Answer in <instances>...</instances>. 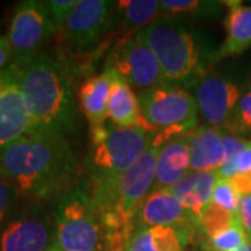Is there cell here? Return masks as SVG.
I'll return each mask as SVG.
<instances>
[{"label": "cell", "mask_w": 251, "mask_h": 251, "mask_svg": "<svg viewBox=\"0 0 251 251\" xmlns=\"http://www.w3.org/2000/svg\"><path fill=\"white\" fill-rule=\"evenodd\" d=\"M75 3H77V0H49V1H46L49 14L52 17V21H53L57 31L63 28L69 14L72 13L73 7L75 6Z\"/></svg>", "instance_id": "f1b7e54d"}, {"label": "cell", "mask_w": 251, "mask_h": 251, "mask_svg": "<svg viewBox=\"0 0 251 251\" xmlns=\"http://www.w3.org/2000/svg\"><path fill=\"white\" fill-rule=\"evenodd\" d=\"M240 251H251V244H250V242L247 243V244H246V246H244V247H243L242 250Z\"/></svg>", "instance_id": "d6a6232c"}, {"label": "cell", "mask_w": 251, "mask_h": 251, "mask_svg": "<svg viewBox=\"0 0 251 251\" xmlns=\"http://www.w3.org/2000/svg\"><path fill=\"white\" fill-rule=\"evenodd\" d=\"M10 69H11V67H10ZM10 69H9V72H10ZM9 72H7V73H9ZM7 73H6V74H7ZM6 74H4L3 77H0V81H1V80H3V78H4V77H6Z\"/></svg>", "instance_id": "d590c367"}, {"label": "cell", "mask_w": 251, "mask_h": 251, "mask_svg": "<svg viewBox=\"0 0 251 251\" xmlns=\"http://www.w3.org/2000/svg\"><path fill=\"white\" fill-rule=\"evenodd\" d=\"M194 237L187 227L155 226L137 232L127 251H184Z\"/></svg>", "instance_id": "d6986e66"}, {"label": "cell", "mask_w": 251, "mask_h": 251, "mask_svg": "<svg viewBox=\"0 0 251 251\" xmlns=\"http://www.w3.org/2000/svg\"><path fill=\"white\" fill-rule=\"evenodd\" d=\"M0 175L28 204H44L77 184L78 161L66 137L32 131L0 150Z\"/></svg>", "instance_id": "6da1fadb"}, {"label": "cell", "mask_w": 251, "mask_h": 251, "mask_svg": "<svg viewBox=\"0 0 251 251\" xmlns=\"http://www.w3.org/2000/svg\"><path fill=\"white\" fill-rule=\"evenodd\" d=\"M135 35L158 59L165 84L196 90L215 64L212 39L184 21L158 17Z\"/></svg>", "instance_id": "7a4b0ae2"}, {"label": "cell", "mask_w": 251, "mask_h": 251, "mask_svg": "<svg viewBox=\"0 0 251 251\" xmlns=\"http://www.w3.org/2000/svg\"><path fill=\"white\" fill-rule=\"evenodd\" d=\"M14 64V56L7 36H0V73L9 70Z\"/></svg>", "instance_id": "1f68e13d"}, {"label": "cell", "mask_w": 251, "mask_h": 251, "mask_svg": "<svg viewBox=\"0 0 251 251\" xmlns=\"http://www.w3.org/2000/svg\"><path fill=\"white\" fill-rule=\"evenodd\" d=\"M18 67L11 66L0 81V150L32 133V120L17 84Z\"/></svg>", "instance_id": "7c38bea8"}, {"label": "cell", "mask_w": 251, "mask_h": 251, "mask_svg": "<svg viewBox=\"0 0 251 251\" xmlns=\"http://www.w3.org/2000/svg\"><path fill=\"white\" fill-rule=\"evenodd\" d=\"M237 221H239L237 214L226 211L224 208L211 202L205 209V212L202 214V218L198 224L197 234H196L198 236V242L205 240L208 237H212L214 234L222 232Z\"/></svg>", "instance_id": "cb8c5ba5"}, {"label": "cell", "mask_w": 251, "mask_h": 251, "mask_svg": "<svg viewBox=\"0 0 251 251\" xmlns=\"http://www.w3.org/2000/svg\"><path fill=\"white\" fill-rule=\"evenodd\" d=\"M240 98V87L233 80L216 74H208L196 88L198 112L205 125L221 130L229 125Z\"/></svg>", "instance_id": "8fae6325"}, {"label": "cell", "mask_w": 251, "mask_h": 251, "mask_svg": "<svg viewBox=\"0 0 251 251\" xmlns=\"http://www.w3.org/2000/svg\"><path fill=\"white\" fill-rule=\"evenodd\" d=\"M152 137L138 127L106 123L91 127V150L85 159L91 184L119 179L151 147Z\"/></svg>", "instance_id": "277c9868"}, {"label": "cell", "mask_w": 251, "mask_h": 251, "mask_svg": "<svg viewBox=\"0 0 251 251\" xmlns=\"http://www.w3.org/2000/svg\"><path fill=\"white\" fill-rule=\"evenodd\" d=\"M115 7L108 0H77L63 25L67 39L80 49L95 45L110 29Z\"/></svg>", "instance_id": "30bf717a"}, {"label": "cell", "mask_w": 251, "mask_h": 251, "mask_svg": "<svg viewBox=\"0 0 251 251\" xmlns=\"http://www.w3.org/2000/svg\"><path fill=\"white\" fill-rule=\"evenodd\" d=\"M56 31L46 1L23 0L17 3L7 32L14 64L23 67L42 53L41 48Z\"/></svg>", "instance_id": "52a82bcc"}, {"label": "cell", "mask_w": 251, "mask_h": 251, "mask_svg": "<svg viewBox=\"0 0 251 251\" xmlns=\"http://www.w3.org/2000/svg\"><path fill=\"white\" fill-rule=\"evenodd\" d=\"M225 6H227L225 18L226 36L222 45L216 49L215 63L251 48V6H244L242 1H225Z\"/></svg>", "instance_id": "ac0fdd59"}, {"label": "cell", "mask_w": 251, "mask_h": 251, "mask_svg": "<svg viewBox=\"0 0 251 251\" xmlns=\"http://www.w3.org/2000/svg\"><path fill=\"white\" fill-rule=\"evenodd\" d=\"M155 226H180L187 227L196 234V225L188 211L171 190L151 191L137 211V232Z\"/></svg>", "instance_id": "4fadbf2b"}, {"label": "cell", "mask_w": 251, "mask_h": 251, "mask_svg": "<svg viewBox=\"0 0 251 251\" xmlns=\"http://www.w3.org/2000/svg\"><path fill=\"white\" fill-rule=\"evenodd\" d=\"M17 84L32 120V131L67 135L77 130L78 110L69 75L52 56L39 53L18 67Z\"/></svg>", "instance_id": "3957f363"}, {"label": "cell", "mask_w": 251, "mask_h": 251, "mask_svg": "<svg viewBox=\"0 0 251 251\" xmlns=\"http://www.w3.org/2000/svg\"><path fill=\"white\" fill-rule=\"evenodd\" d=\"M224 131L209 125L197 126L187 134L190 172H216L225 163Z\"/></svg>", "instance_id": "5bb4252c"}, {"label": "cell", "mask_w": 251, "mask_h": 251, "mask_svg": "<svg viewBox=\"0 0 251 251\" xmlns=\"http://www.w3.org/2000/svg\"><path fill=\"white\" fill-rule=\"evenodd\" d=\"M249 243V234L244 230L240 221L234 222L225 230L201 240L202 251H240Z\"/></svg>", "instance_id": "603a6c76"}, {"label": "cell", "mask_w": 251, "mask_h": 251, "mask_svg": "<svg viewBox=\"0 0 251 251\" xmlns=\"http://www.w3.org/2000/svg\"><path fill=\"white\" fill-rule=\"evenodd\" d=\"M9 72V70H6V72H3V73H0V77H3V75H4V74H6V73Z\"/></svg>", "instance_id": "e575fe53"}, {"label": "cell", "mask_w": 251, "mask_h": 251, "mask_svg": "<svg viewBox=\"0 0 251 251\" xmlns=\"http://www.w3.org/2000/svg\"><path fill=\"white\" fill-rule=\"evenodd\" d=\"M137 97L143 117L155 130L152 144L163 145L190 134L197 127V100L188 90L161 84L141 91Z\"/></svg>", "instance_id": "8992f818"}, {"label": "cell", "mask_w": 251, "mask_h": 251, "mask_svg": "<svg viewBox=\"0 0 251 251\" xmlns=\"http://www.w3.org/2000/svg\"><path fill=\"white\" fill-rule=\"evenodd\" d=\"M216 173L224 179H232L239 175L251 173V144L239 155H236L232 161L224 163Z\"/></svg>", "instance_id": "83f0119b"}, {"label": "cell", "mask_w": 251, "mask_h": 251, "mask_svg": "<svg viewBox=\"0 0 251 251\" xmlns=\"http://www.w3.org/2000/svg\"><path fill=\"white\" fill-rule=\"evenodd\" d=\"M222 141H224L225 150V163L232 161L236 155H239L243 150H246L251 144V140H244L243 137L229 134V133H225V131Z\"/></svg>", "instance_id": "f546056e"}, {"label": "cell", "mask_w": 251, "mask_h": 251, "mask_svg": "<svg viewBox=\"0 0 251 251\" xmlns=\"http://www.w3.org/2000/svg\"><path fill=\"white\" fill-rule=\"evenodd\" d=\"M53 244L60 251H103L99 211L90 184L77 183L54 201Z\"/></svg>", "instance_id": "5b68a950"}, {"label": "cell", "mask_w": 251, "mask_h": 251, "mask_svg": "<svg viewBox=\"0 0 251 251\" xmlns=\"http://www.w3.org/2000/svg\"><path fill=\"white\" fill-rule=\"evenodd\" d=\"M112 88V73L103 70L91 75L80 88V105L91 127L105 125L108 120L109 97Z\"/></svg>", "instance_id": "ffe728a7"}, {"label": "cell", "mask_w": 251, "mask_h": 251, "mask_svg": "<svg viewBox=\"0 0 251 251\" xmlns=\"http://www.w3.org/2000/svg\"><path fill=\"white\" fill-rule=\"evenodd\" d=\"M45 251H60V250L57 249V246H56V244H52V246H50V247H49V249Z\"/></svg>", "instance_id": "836d02e7"}, {"label": "cell", "mask_w": 251, "mask_h": 251, "mask_svg": "<svg viewBox=\"0 0 251 251\" xmlns=\"http://www.w3.org/2000/svg\"><path fill=\"white\" fill-rule=\"evenodd\" d=\"M190 173V147L187 135L173 138L159 151L156 159L152 191L168 190L176 186Z\"/></svg>", "instance_id": "e0dca14e"}, {"label": "cell", "mask_w": 251, "mask_h": 251, "mask_svg": "<svg viewBox=\"0 0 251 251\" xmlns=\"http://www.w3.org/2000/svg\"><path fill=\"white\" fill-rule=\"evenodd\" d=\"M242 196L236 190L234 184L230 179L219 177L216 180L214 193H212V204L224 208L226 211H230L233 214H237L239 204H240Z\"/></svg>", "instance_id": "484cf974"}, {"label": "cell", "mask_w": 251, "mask_h": 251, "mask_svg": "<svg viewBox=\"0 0 251 251\" xmlns=\"http://www.w3.org/2000/svg\"><path fill=\"white\" fill-rule=\"evenodd\" d=\"M116 9L125 31L135 34L143 29L161 14L159 0H125L117 1Z\"/></svg>", "instance_id": "7402d4cb"}, {"label": "cell", "mask_w": 251, "mask_h": 251, "mask_svg": "<svg viewBox=\"0 0 251 251\" xmlns=\"http://www.w3.org/2000/svg\"><path fill=\"white\" fill-rule=\"evenodd\" d=\"M53 216L42 204L18 208L0 229V251H45L54 239Z\"/></svg>", "instance_id": "9c48e42d"}, {"label": "cell", "mask_w": 251, "mask_h": 251, "mask_svg": "<svg viewBox=\"0 0 251 251\" xmlns=\"http://www.w3.org/2000/svg\"><path fill=\"white\" fill-rule=\"evenodd\" d=\"M237 218L247 234L251 236V194L244 196L240 200L239 209H237Z\"/></svg>", "instance_id": "4dcf8cb0"}, {"label": "cell", "mask_w": 251, "mask_h": 251, "mask_svg": "<svg viewBox=\"0 0 251 251\" xmlns=\"http://www.w3.org/2000/svg\"><path fill=\"white\" fill-rule=\"evenodd\" d=\"M218 179L219 176L216 172H190L176 186L168 188L173 196L179 198L191 215L196 225V234L202 214L212 201V193Z\"/></svg>", "instance_id": "9a60e30c"}, {"label": "cell", "mask_w": 251, "mask_h": 251, "mask_svg": "<svg viewBox=\"0 0 251 251\" xmlns=\"http://www.w3.org/2000/svg\"><path fill=\"white\" fill-rule=\"evenodd\" d=\"M222 131L239 137L251 133V88L242 95L229 125Z\"/></svg>", "instance_id": "d4e9b609"}, {"label": "cell", "mask_w": 251, "mask_h": 251, "mask_svg": "<svg viewBox=\"0 0 251 251\" xmlns=\"http://www.w3.org/2000/svg\"><path fill=\"white\" fill-rule=\"evenodd\" d=\"M249 242H250V244H251V236H249Z\"/></svg>", "instance_id": "8d00e7d4"}, {"label": "cell", "mask_w": 251, "mask_h": 251, "mask_svg": "<svg viewBox=\"0 0 251 251\" xmlns=\"http://www.w3.org/2000/svg\"><path fill=\"white\" fill-rule=\"evenodd\" d=\"M20 201L17 191L10 184L6 177L0 175V229L9 222L18 211Z\"/></svg>", "instance_id": "4316f807"}, {"label": "cell", "mask_w": 251, "mask_h": 251, "mask_svg": "<svg viewBox=\"0 0 251 251\" xmlns=\"http://www.w3.org/2000/svg\"><path fill=\"white\" fill-rule=\"evenodd\" d=\"M105 69L113 70L140 92L165 84L158 59L135 34L127 35L110 50Z\"/></svg>", "instance_id": "ba28073f"}, {"label": "cell", "mask_w": 251, "mask_h": 251, "mask_svg": "<svg viewBox=\"0 0 251 251\" xmlns=\"http://www.w3.org/2000/svg\"><path fill=\"white\" fill-rule=\"evenodd\" d=\"M225 1L214 0H162L161 17L183 21L190 20H212L221 16Z\"/></svg>", "instance_id": "44dd1931"}, {"label": "cell", "mask_w": 251, "mask_h": 251, "mask_svg": "<svg viewBox=\"0 0 251 251\" xmlns=\"http://www.w3.org/2000/svg\"><path fill=\"white\" fill-rule=\"evenodd\" d=\"M109 72L112 73V88L109 97L108 119L112 122V125L130 128L138 127L155 134V130L143 117L138 97L134 94L133 88L113 70Z\"/></svg>", "instance_id": "2e32d148"}]
</instances>
